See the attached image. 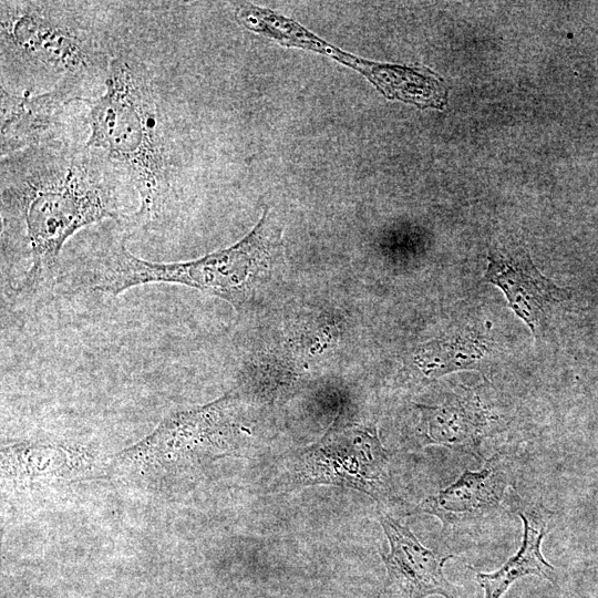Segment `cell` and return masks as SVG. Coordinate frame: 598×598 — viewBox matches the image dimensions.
Wrapping results in <instances>:
<instances>
[{"label": "cell", "instance_id": "cell-1", "mask_svg": "<svg viewBox=\"0 0 598 598\" xmlns=\"http://www.w3.org/2000/svg\"><path fill=\"white\" fill-rule=\"evenodd\" d=\"M100 152L60 142L1 157L2 258L27 254L11 286L31 298L58 280L64 244L80 229L122 216L116 178Z\"/></svg>", "mask_w": 598, "mask_h": 598}, {"label": "cell", "instance_id": "cell-2", "mask_svg": "<svg viewBox=\"0 0 598 598\" xmlns=\"http://www.w3.org/2000/svg\"><path fill=\"white\" fill-rule=\"evenodd\" d=\"M104 93L87 102L90 135L85 146L124 171L137 189L143 224L159 218L169 204L172 166L153 80L136 58L111 59Z\"/></svg>", "mask_w": 598, "mask_h": 598}, {"label": "cell", "instance_id": "cell-3", "mask_svg": "<svg viewBox=\"0 0 598 598\" xmlns=\"http://www.w3.org/2000/svg\"><path fill=\"white\" fill-rule=\"evenodd\" d=\"M279 240L280 234L267 209L241 240L193 260H145L134 256L123 240L105 262L90 271L86 282L89 289L111 296L150 283L182 285L244 309L268 278L270 265L279 255Z\"/></svg>", "mask_w": 598, "mask_h": 598}, {"label": "cell", "instance_id": "cell-4", "mask_svg": "<svg viewBox=\"0 0 598 598\" xmlns=\"http://www.w3.org/2000/svg\"><path fill=\"white\" fill-rule=\"evenodd\" d=\"M65 4V3H64ZM47 1H1L2 63L82 90L84 82L106 78L111 59L94 33L66 6Z\"/></svg>", "mask_w": 598, "mask_h": 598}, {"label": "cell", "instance_id": "cell-5", "mask_svg": "<svg viewBox=\"0 0 598 598\" xmlns=\"http://www.w3.org/2000/svg\"><path fill=\"white\" fill-rule=\"evenodd\" d=\"M389 455L378 436L364 430H331L292 458L288 488L330 484L361 491L377 501L383 494Z\"/></svg>", "mask_w": 598, "mask_h": 598}, {"label": "cell", "instance_id": "cell-6", "mask_svg": "<svg viewBox=\"0 0 598 598\" xmlns=\"http://www.w3.org/2000/svg\"><path fill=\"white\" fill-rule=\"evenodd\" d=\"M236 17L245 28L283 45L312 50L357 70L388 99H398L420 107L432 93L433 79L427 71L357 58L327 43L295 21L254 4H239Z\"/></svg>", "mask_w": 598, "mask_h": 598}, {"label": "cell", "instance_id": "cell-7", "mask_svg": "<svg viewBox=\"0 0 598 598\" xmlns=\"http://www.w3.org/2000/svg\"><path fill=\"white\" fill-rule=\"evenodd\" d=\"M230 393L203 406L171 414L141 442L116 456L142 458L138 463L155 465L161 458L167 464L171 457L219 456L228 447L237 427L228 415ZM137 463V462H136Z\"/></svg>", "mask_w": 598, "mask_h": 598}, {"label": "cell", "instance_id": "cell-8", "mask_svg": "<svg viewBox=\"0 0 598 598\" xmlns=\"http://www.w3.org/2000/svg\"><path fill=\"white\" fill-rule=\"evenodd\" d=\"M379 520L390 545V551L381 554L390 590L400 598H426L431 595L461 598L443 574L444 564L452 555H440L424 547L408 526L383 512H380Z\"/></svg>", "mask_w": 598, "mask_h": 598}, {"label": "cell", "instance_id": "cell-9", "mask_svg": "<svg viewBox=\"0 0 598 598\" xmlns=\"http://www.w3.org/2000/svg\"><path fill=\"white\" fill-rule=\"evenodd\" d=\"M512 478L505 457L493 455L480 470H465L453 484L424 498L413 514L433 515L445 529L476 522L495 513Z\"/></svg>", "mask_w": 598, "mask_h": 598}, {"label": "cell", "instance_id": "cell-10", "mask_svg": "<svg viewBox=\"0 0 598 598\" xmlns=\"http://www.w3.org/2000/svg\"><path fill=\"white\" fill-rule=\"evenodd\" d=\"M487 260L485 280L502 289L511 308L534 333L549 308L570 296L568 289L545 277L520 246L496 247L489 251Z\"/></svg>", "mask_w": 598, "mask_h": 598}, {"label": "cell", "instance_id": "cell-11", "mask_svg": "<svg viewBox=\"0 0 598 598\" xmlns=\"http://www.w3.org/2000/svg\"><path fill=\"white\" fill-rule=\"evenodd\" d=\"M1 157L56 142L65 107L85 99L72 85H59L48 93L16 95L1 85Z\"/></svg>", "mask_w": 598, "mask_h": 598}, {"label": "cell", "instance_id": "cell-12", "mask_svg": "<svg viewBox=\"0 0 598 598\" xmlns=\"http://www.w3.org/2000/svg\"><path fill=\"white\" fill-rule=\"evenodd\" d=\"M516 513L524 524L519 550L495 571L474 570L484 590V598H501L513 582L529 575L554 581L555 569L542 554V542L549 532L553 512L540 504L519 499Z\"/></svg>", "mask_w": 598, "mask_h": 598}, {"label": "cell", "instance_id": "cell-13", "mask_svg": "<svg viewBox=\"0 0 598 598\" xmlns=\"http://www.w3.org/2000/svg\"><path fill=\"white\" fill-rule=\"evenodd\" d=\"M85 447L21 443L2 448V475L21 485L66 480L89 465Z\"/></svg>", "mask_w": 598, "mask_h": 598}, {"label": "cell", "instance_id": "cell-14", "mask_svg": "<svg viewBox=\"0 0 598 598\" xmlns=\"http://www.w3.org/2000/svg\"><path fill=\"white\" fill-rule=\"evenodd\" d=\"M424 436L429 443L442 444L477 455V443L485 425L481 408L471 399L450 400L440 406H421Z\"/></svg>", "mask_w": 598, "mask_h": 598}]
</instances>
